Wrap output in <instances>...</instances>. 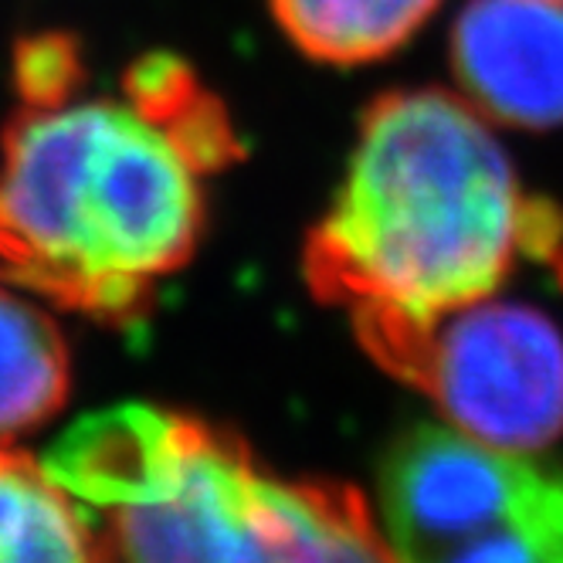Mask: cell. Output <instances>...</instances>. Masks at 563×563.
Returning a JSON list of instances; mask_svg holds the SVG:
<instances>
[{"label":"cell","mask_w":563,"mask_h":563,"mask_svg":"<svg viewBox=\"0 0 563 563\" xmlns=\"http://www.w3.org/2000/svg\"><path fill=\"white\" fill-rule=\"evenodd\" d=\"M71 360L55 319L18 286H0V441L45 424L68 397Z\"/></svg>","instance_id":"obj_7"},{"label":"cell","mask_w":563,"mask_h":563,"mask_svg":"<svg viewBox=\"0 0 563 563\" xmlns=\"http://www.w3.org/2000/svg\"><path fill=\"white\" fill-rule=\"evenodd\" d=\"M441 0H268L289 42L327 65H364L397 52Z\"/></svg>","instance_id":"obj_9"},{"label":"cell","mask_w":563,"mask_h":563,"mask_svg":"<svg viewBox=\"0 0 563 563\" xmlns=\"http://www.w3.org/2000/svg\"><path fill=\"white\" fill-rule=\"evenodd\" d=\"M452 62L478 112L530 130L563 123V4L468 0L455 21Z\"/></svg>","instance_id":"obj_6"},{"label":"cell","mask_w":563,"mask_h":563,"mask_svg":"<svg viewBox=\"0 0 563 563\" xmlns=\"http://www.w3.org/2000/svg\"><path fill=\"white\" fill-rule=\"evenodd\" d=\"M0 563H102L89 522L45 459L0 441Z\"/></svg>","instance_id":"obj_8"},{"label":"cell","mask_w":563,"mask_h":563,"mask_svg":"<svg viewBox=\"0 0 563 563\" xmlns=\"http://www.w3.org/2000/svg\"><path fill=\"white\" fill-rule=\"evenodd\" d=\"M356 340L478 441L540 452L563 434V333L527 302L489 296L428 323L367 330Z\"/></svg>","instance_id":"obj_5"},{"label":"cell","mask_w":563,"mask_h":563,"mask_svg":"<svg viewBox=\"0 0 563 563\" xmlns=\"http://www.w3.org/2000/svg\"><path fill=\"white\" fill-rule=\"evenodd\" d=\"M45 465L102 563H394L356 489L265 472L241 438L170 408L96 411Z\"/></svg>","instance_id":"obj_3"},{"label":"cell","mask_w":563,"mask_h":563,"mask_svg":"<svg viewBox=\"0 0 563 563\" xmlns=\"http://www.w3.org/2000/svg\"><path fill=\"white\" fill-rule=\"evenodd\" d=\"M553 4H563V0H553Z\"/></svg>","instance_id":"obj_10"},{"label":"cell","mask_w":563,"mask_h":563,"mask_svg":"<svg viewBox=\"0 0 563 563\" xmlns=\"http://www.w3.org/2000/svg\"><path fill=\"white\" fill-rule=\"evenodd\" d=\"M238 153L180 58H140L109 96H18L0 133V275L102 323L133 319L197 252L208 177Z\"/></svg>","instance_id":"obj_1"},{"label":"cell","mask_w":563,"mask_h":563,"mask_svg":"<svg viewBox=\"0 0 563 563\" xmlns=\"http://www.w3.org/2000/svg\"><path fill=\"white\" fill-rule=\"evenodd\" d=\"M377 519L394 563H563V468L418 424L380 462Z\"/></svg>","instance_id":"obj_4"},{"label":"cell","mask_w":563,"mask_h":563,"mask_svg":"<svg viewBox=\"0 0 563 563\" xmlns=\"http://www.w3.org/2000/svg\"><path fill=\"white\" fill-rule=\"evenodd\" d=\"M522 258L563 262L560 214L527 197L465 96L408 89L367 109L302 272L367 333L489 299Z\"/></svg>","instance_id":"obj_2"}]
</instances>
